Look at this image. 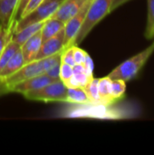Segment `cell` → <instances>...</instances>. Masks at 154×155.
<instances>
[{
    "label": "cell",
    "instance_id": "obj_1",
    "mask_svg": "<svg viewBox=\"0 0 154 155\" xmlns=\"http://www.w3.org/2000/svg\"><path fill=\"white\" fill-rule=\"evenodd\" d=\"M61 54L62 53L54 54L49 57H45L39 60H34L30 63L25 64L17 72L9 75L5 80L0 82V84L5 87V90L19 82L26 80L28 78L45 74L53 66L61 63Z\"/></svg>",
    "mask_w": 154,
    "mask_h": 155
},
{
    "label": "cell",
    "instance_id": "obj_2",
    "mask_svg": "<svg viewBox=\"0 0 154 155\" xmlns=\"http://www.w3.org/2000/svg\"><path fill=\"white\" fill-rule=\"evenodd\" d=\"M154 53V40L153 42L144 50L136 54L135 55L128 58L118 66H116L108 76L113 79H121L125 82L131 81L135 78L143 67L145 65L147 61Z\"/></svg>",
    "mask_w": 154,
    "mask_h": 155
},
{
    "label": "cell",
    "instance_id": "obj_3",
    "mask_svg": "<svg viewBox=\"0 0 154 155\" xmlns=\"http://www.w3.org/2000/svg\"><path fill=\"white\" fill-rule=\"evenodd\" d=\"M113 0H92L88 8L84 22L80 28L74 41V45L81 44L90 32L111 13V6Z\"/></svg>",
    "mask_w": 154,
    "mask_h": 155
},
{
    "label": "cell",
    "instance_id": "obj_4",
    "mask_svg": "<svg viewBox=\"0 0 154 155\" xmlns=\"http://www.w3.org/2000/svg\"><path fill=\"white\" fill-rule=\"evenodd\" d=\"M62 1L63 0H44L33 11L16 19L13 33L17 32L29 25L39 22H44L46 19L50 18L53 15V14L56 11Z\"/></svg>",
    "mask_w": 154,
    "mask_h": 155
},
{
    "label": "cell",
    "instance_id": "obj_5",
    "mask_svg": "<svg viewBox=\"0 0 154 155\" xmlns=\"http://www.w3.org/2000/svg\"><path fill=\"white\" fill-rule=\"evenodd\" d=\"M67 87L61 81L57 80L53 83L48 84L47 85L42 87L41 89L26 93L23 96L31 101L38 102H62L65 103L66 101Z\"/></svg>",
    "mask_w": 154,
    "mask_h": 155
},
{
    "label": "cell",
    "instance_id": "obj_6",
    "mask_svg": "<svg viewBox=\"0 0 154 155\" xmlns=\"http://www.w3.org/2000/svg\"><path fill=\"white\" fill-rule=\"evenodd\" d=\"M91 2H92V0H88L82 6V8L65 23L64 29V48L71 47L74 45V38L76 37L80 28L82 27V25L84 22V19H85V16H86V14H87V11H88Z\"/></svg>",
    "mask_w": 154,
    "mask_h": 155
},
{
    "label": "cell",
    "instance_id": "obj_7",
    "mask_svg": "<svg viewBox=\"0 0 154 155\" xmlns=\"http://www.w3.org/2000/svg\"><path fill=\"white\" fill-rule=\"evenodd\" d=\"M55 80L50 78L45 74L36 75L31 78H28L26 80H24L22 82H19L17 84H15L5 89L6 92H13L21 94H25L29 92H33L38 89H41L42 87L47 85L50 83L54 82ZM57 81V80H56Z\"/></svg>",
    "mask_w": 154,
    "mask_h": 155
},
{
    "label": "cell",
    "instance_id": "obj_8",
    "mask_svg": "<svg viewBox=\"0 0 154 155\" xmlns=\"http://www.w3.org/2000/svg\"><path fill=\"white\" fill-rule=\"evenodd\" d=\"M64 49V31L62 30L54 36H52L43 41L40 51L36 55L35 60L52 56L62 53Z\"/></svg>",
    "mask_w": 154,
    "mask_h": 155
},
{
    "label": "cell",
    "instance_id": "obj_9",
    "mask_svg": "<svg viewBox=\"0 0 154 155\" xmlns=\"http://www.w3.org/2000/svg\"><path fill=\"white\" fill-rule=\"evenodd\" d=\"M88 0H63L51 17L66 23L73 17Z\"/></svg>",
    "mask_w": 154,
    "mask_h": 155
},
{
    "label": "cell",
    "instance_id": "obj_10",
    "mask_svg": "<svg viewBox=\"0 0 154 155\" xmlns=\"http://www.w3.org/2000/svg\"><path fill=\"white\" fill-rule=\"evenodd\" d=\"M43 43L41 31L34 35L32 37H30L28 40H26L21 46V52L23 54V57L25 60V64L30 63L32 61H34L36 58V55L38 54L41 45Z\"/></svg>",
    "mask_w": 154,
    "mask_h": 155
},
{
    "label": "cell",
    "instance_id": "obj_11",
    "mask_svg": "<svg viewBox=\"0 0 154 155\" xmlns=\"http://www.w3.org/2000/svg\"><path fill=\"white\" fill-rule=\"evenodd\" d=\"M19 0H0V23L12 25L16 21V9Z\"/></svg>",
    "mask_w": 154,
    "mask_h": 155
},
{
    "label": "cell",
    "instance_id": "obj_12",
    "mask_svg": "<svg viewBox=\"0 0 154 155\" xmlns=\"http://www.w3.org/2000/svg\"><path fill=\"white\" fill-rule=\"evenodd\" d=\"M73 69H74V75L66 84H64L67 88L69 87L84 88L93 78V75H91L86 73L84 64H74L73 66Z\"/></svg>",
    "mask_w": 154,
    "mask_h": 155
},
{
    "label": "cell",
    "instance_id": "obj_13",
    "mask_svg": "<svg viewBox=\"0 0 154 155\" xmlns=\"http://www.w3.org/2000/svg\"><path fill=\"white\" fill-rule=\"evenodd\" d=\"M25 64V60L21 49L19 48L15 54L11 57V59L6 63V64L0 71V82L5 80L9 75L17 72Z\"/></svg>",
    "mask_w": 154,
    "mask_h": 155
},
{
    "label": "cell",
    "instance_id": "obj_14",
    "mask_svg": "<svg viewBox=\"0 0 154 155\" xmlns=\"http://www.w3.org/2000/svg\"><path fill=\"white\" fill-rule=\"evenodd\" d=\"M64 25H65V23H64L58 19H55L53 17L46 19L44 22V25L41 29V35H42L43 41L57 35L59 32H61L62 30L64 29Z\"/></svg>",
    "mask_w": 154,
    "mask_h": 155
},
{
    "label": "cell",
    "instance_id": "obj_15",
    "mask_svg": "<svg viewBox=\"0 0 154 155\" xmlns=\"http://www.w3.org/2000/svg\"><path fill=\"white\" fill-rule=\"evenodd\" d=\"M43 25H44V22H39V23H34V24L29 25L22 28L19 31L13 33L12 38L14 41H15L21 46L26 40H28L30 37H32L34 35H35L39 31H41Z\"/></svg>",
    "mask_w": 154,
    "mask_h": 155
},
{
    "label": "cell",
    "instance_id": "obj_16",
    "mask_svg": "<svg viewBox=\"0 0 154 155\" xmlns=\"http://www.w3.org/2000/svg\"><path fill=\"white\" fill-rule=\"evenodd\" d=\"M111 83H112V79L108 75L103 78H99L98 90H99L100 101L102 104L112 105L115 103L111 94Z\"/></svg>",
    "mask_w": 154,
    "mask_h": 155
},
{
    "label": "cell",
    "instance_id": "obj_17",
    "mask_svg": "<svg viewBox=\"0 0 154 155\" xmlns=\"http://www.w3.org/2000/svg\"><path fill=\"white\" fill-rule=\"evenodd\" d=\"M65 103L74 104H87L90 102L84 88L69 87L67 88Z\"/></svg>",
    "mask_w": 154,
    "mask_h": 155
},
{
    "label": "cell",
    "instance_id": "obj_18",
    "mask_svg": "<svg viewBox=\"0 0 154 155\" xmlns=\"http://www.w3.org/2000/svg\"><path fill=\"white\" fill-rule=\"evenodd\" d=\"M19 48L20 45L15 41H14L13 38L11 37V39L5 46L4 50L0 54V71L3 69V67L6 64V63L11 59V57L15 54V52Z\"/></svg>",
    "mask_w": 154,
    "mask_h": 155
},
{
    "label": "cell",
    "instance_id": "obj_19",
    "mask_svg": "<svg viewBox=\"0 0 154 155\" xmlns=\"http://www.w3.org/2000/svg\"><path fill=\"white\" fill-rule=\"evenodd\" d=\"M98 82H99V78L93 77L90 81V83L84 88L87 94L89 102L92 104H102L100 101V95H99V90H98Z\"/></svg>",
    "mask_w": 154,
    "mask_h": 155
},
{
    "label": "cell",
    "instance_id": "obj_20",
    "mask_svg": "<svg viewBox=\"0 0 154 155\" xmlns=\"http://www.w3.org/2000/svg\"><path fill=\"white\" fill-rule=\"evenodd\" d=\"M147 23L144 35L147 39L154 38V0H147Z\"/></svg>",
    "mask_w": 154,
    "mask_h": 155
},
{
    "label": "cell",
    "instance_id": "obj_21",
    "mask_svg": "<svg viewBox=\"0 0 154 155\" xmlns=\"http://www.w3.org/2000/svg\"><path fill=\"white\" fill-rule=\"evenodd\" d=\"M126 92V82L121 79H113L111 83V94L113 99L116 102L122 99Z\"/></svg>",
    "mask_w": 154,
    "mask_h": 155
},
{
    "label": "cell",
    "instance_id": "obj_22",
    "mask_svg": "<svg viewBox=\"0 0 154 155\" xmlns=\"http://www.w3.org/2000/svg\"><path fill=\"white\" fill-rule=\"evenodd\" d=\"M15 24L12 25H0V54L4 50L5 46L11 39L14 32Z\"/></svg>",
    "mask_w": 154,
    "mask_h": 155
},
{
    "label": "cell",
    "instance_id": "obj_23",
    "mask_svg": "<svg viewBox=\"0 0 154 155\" xmlns=\"http://www.w3.org/2000/svg\"><path fill=\"white\" fill-rule=\"evenodd\" d=\"M74 75V69L72 65L61 63L60 65V80L64 83L66 84Z\"/></svg>",
    "mask_w": 154,
    "mask_h": 155
},
{
    "label": "cell",
    "instance_id": "obj_24",
    "mask_svg": "<svg viewBox=\"0 0 154 155\" xmlns=\"http://www.w3.org/2000/svg\"><path fill=\"white\" fill-rule=\"evenodd\" d=\"M73 55L75 64H83L85 61L87 53L83 49L79 48L77 45L73 46Z\"/></svg>",
    "mask_w": 154,
    "mask_h": 155
},
{
    "label": "cell",
    "instance_id": "obj_25",
    "mask_svg": "<svg viewBox=\"0 0 154 155\" xmlns=\"http://www.w3.org/2000/svg\"><path fill=\"white\" fill-rule=\"evenodd\" d=\"M73 46L64 49L61 54V63H64L72 66L75 64L74 60V55H73Z\"/></svg>",
    "mask_w": 154,
    "mask_h": 155
},
{
    "label": "cell",
    "instance_id": "obj_26",
    "mask_svg": "<svg viewBox=\"0 0 154 155\" xmlns=\"http://www.w3.org/2000/svg\"><path fill=\"white\" fill-rule=\"evenodd\" d=\"M44 1V0H29L28 4L26 5L24 11L22 12V14H21V15L19 16V18L22 17V16H24V15H27V14L30 13L31 11H33V10H34V8H36L39 5H41Z\"/></svg>",
    "mask_w": 154,
    "mask_h": 155
},
{
    "label": "cell",
    "instance_id": "obj_27",
    "mask_svg": "<svg viewBox=\"0 0 154 155\" xmlns=\"http://www.w3.org/2000/svg\"><path fill=\"white\" fill-rule=\"evenodd\" d=\"M60 65L61 63L53 66L52 68H50L48 71H46L45 74L47 76H49L50 78L54 79V80H60Z\"/></svg>",
    "mask_w": 154,
    "mask_h": 155
},
{
    "label": "cell",
    "instance_id": "obj_28",
    "mask_svg": "<svg viewBox=\"0 0 154 155\" xmlns=\"http://www.w3.org/2000/svg\"><path fill=\"white\" fill-rule=\"evenodd\" d=\"M83 64L84 66V69H85L86 73L91 74V75H93V62L92 58L90 57V55L88 54H87L85 61H84V63Z\"/></svg>",
    "mask_w": 154,
    "mask_h": 155
},
{
    "label": "cell",
    "instance_id": "obj_29",
    "mask_svg": "<svg viewBox=\"0 0 154 155\" xmlns=\"http://www.w3.org/2000/svg\"><path fill=\"white\" fill-rule=\"evenodd\" d=\"M29 0H19V3H18V6H17V9H16V18L18 19L19 16L21 15L22 12L24 11V9L25 8L26 5L28 4Z\"/></svg>",
    "mask_w": 154,
    "mask_h": 155
},
{
    "label": "cell",
    "instance_id": "obj_30",
    "mask_svg": "<svg viewBox=\"0 0 154 155\" xmlns=\"http://www.w3.org/2000/svg\"><path fill=\"white\" fill-rule=\"evenodd\" d=\"M129 1H131V0H113V4H112V6H111V12L116 10L118 7H120L121 5H124L126 3H128Z\"/></svg>",
    "mask_w": 154,
    "mask_h": 155
},
{
    "label": "cell",
    "instance_id": "obj_31",
    "mask_svg": "<svg viewBox=\"0 0 154 155\" xmlns=\"http://www.w3.org/2000/svg\"><path fill=\"white\" fill-rule=\"evenodd\" d=\"M0 25H1V23H0Z\"/></svg>",
    "mask_w": 154,
    "mask_h": 155
}]
</instances>
